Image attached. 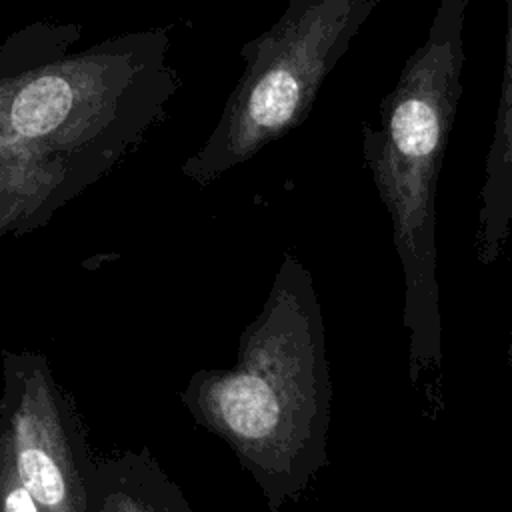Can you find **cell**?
Wrapping results in <instances>:
<instances>
[{"label": "cell", "mask_w": 512, "mask_h": 512, "mask_svg": "<svg viewBox=\"0 0 512 512\" xmlns=\"http://www.w3.org/2000/svg\"><path fill=\"white\" fill-rule=\"evenodd\" d=\"M506 360H508V364H512V336H510V342H508V350H506Z\"/></svg>", "instance_id": "ba28073f"}, {"label": "cell", "mask_w": 512, "mask_h": 512, "mask_svg": "<svg viewBox=\"0 0 512 512\" xmlns=\"http://www.w3.org/2000/svg\"><path fill=\"white\" fill-rule=\"evenodd\" d=\"M470 0H440L424 42L380 104V126H362L364 160L384 202L404 268L408 376L428 408H442V320L436 192L462 96L464 20Z\"/></svg>", "instance_id": "7a4b0ae2"}, {"label": "cell", "mask_w": 512, "mask_h": 512, "mask_svg": "<svg viewBox=\"0 0 512 512\" xmlns=\"http://www.w3.org/2000/svg\"><path fill=\"white\" fill-rule=\"evenodd\" d=\"M0 512H42L10 462L0 464Z\"/></svg>", "instance_id": "8992f818"}, {"label": "cell", "mask_w": 512, "mask_h": 512, "mask_svg": "<svg viewBox=\"0 0 512 512\" xmlns=\"http://www.w3.org/2000/svg\"><path fill=\"white\" fill-rule=\"evenodd\" d=\"M330 368L312 274L286 254L246 326L238 360L202 374L194 406L260 486L270 512L294 502L328 466Z\"/></svg>", "instance_id": "6da1fadb"}, {"label": "cell", "mask_w": 512, "mask_h": 512, "mask_svg": "<svg viewBox=\"0 0 512 512\" xmlns=\"http://www.w3.org/2000/svg\"><path fill=\"white\" fill-rule=\"evenodd\" d=\"M136 512H142V510H136Z\"/></svg>", "instance_id": "9c48e42d"}, {"label": "cell", "mask_w": 512, "mask_h": 512, "mask_svg": "<svg viewBox=\"0 0 512 512\" xmlns=\"http://www.w3.org/2000/svg\"><path fill=\"white\" fill-rule=\"evenodd\" d=\"M12 466L42 512H82L72 466L54 406L44 392H26L12 418Z\"/></svg>", "instance_id": "277c9868"}, {"label": "cell", "mask_w": 512, "mask_h": 512, "mask_svg": "<svg viewBox=\"0 0 512 512\" xmlns=\"http://www.w3.org/2000/svg\"><path fill=\"white\" fill-rule=\"evenodd\" d=\"M502 92L486 154L476 254L480 264H494L502 254L512 224V26H506Z\"/></svg>", "instance_id": "5b68a950"}, {"label": "cell", "mask_w": 512, "mask_h": 512, "mask_svg": "<svg viewBox=\"0 0 512 512\" xmlns=\"http://www.w3.org/2000/svg\"><path fill=\"white\" fill-rule=\"evenodd\" d=\"M506 16H508V26H512V0H506Z\"/></svg>", "instance_id": "52a82bcc"}, {"label": "cell", "mask_w": 512, "mask_h": 512, "mask_svg": "<svg viewBox=\"0 0 512 512\" xmlns=\"http://www.w3.org/2000/svg\"><path fill=\"white\" fill-rule=\"evenodd\" d=\"M382 0H288L240 48L244 70L218 124L184 172L210 182L298 128L338 60Z\"/></svg>", "instance_id": "3957f363"}]
</instances>
